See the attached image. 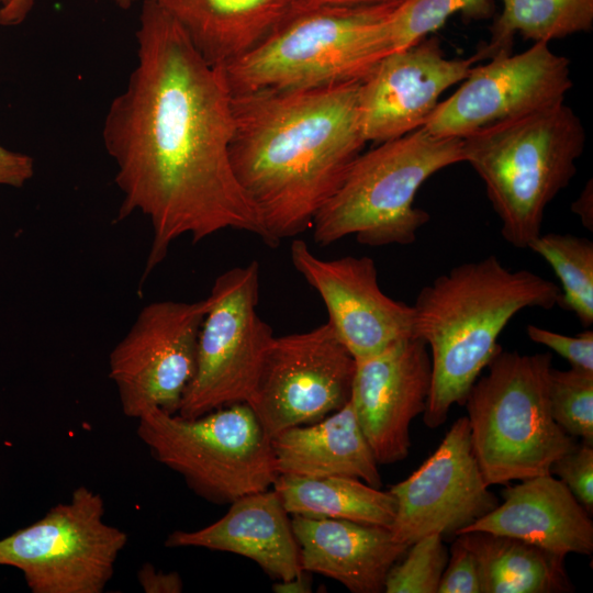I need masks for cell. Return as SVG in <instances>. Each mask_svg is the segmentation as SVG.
<instances>
[{
	"label": "cell",
	"mask_w": 593,
	"mask_h": 593,
	"mask_svg": "<svg viewBox=\"0 0 593 593\" xmlns=\"http://www.w3.org/2000/svg\"><path fill=\"white\" fill-rule=\"evenodd\" d=\"M137 63L110 103L102 139L122 193L118 220L139 212L153 239L142 282L189 235L195 244L226 230L272 247L261 217L233 171V93L181 26L143 0Z\"/></svg>",
	"instance_id": "1"
},
{
	"label": "cell",
	"mask_w": 593,
	"mask_h": 593,
	"mask_svg": "<svg viewBox=\"0 0 593 593\" xmlns=\"http://www.w3.org/2000/svg\"><path fill=\"white\" fill-rule=\"evenodd\" d=\"M359 82L233 94V171L272 247L311 228L362 153Z\"/></svg>",
	"instance_id": "2"
},
{
	"label": "cell",
	"mask_w": 593,
	"mask_h": 593,
	"mask_svg": "<svg viewBox=\"0 0 593 593\" xmlns=\"http://www.w3.org/2000/svg\"><path fill=\"white\" fill-rule=\"evenodd\" d=\"M560 288L529 270H511L494 255L458 265L421 289L413 306V337L430 350L432 383L423 421L443 425L502 348L497 338L526 307L559 305Z\"/></svg>",
	"instance_id": "3"
},
{
	"label": "cell",
	"mask_w": 593,
	"mask_h": 593,
	"mask_svg": "<svg viewBox=\"0 0 593 593\" xmlns=\"http://www.w3.org/2000/svg\"><path fill=\"white\" fill-rule=\"evenodd\" d=\"M461 139L463 161L484 182L502 236L528 248L541 233L546 208L577 172L585 144L580 118L561 102Z\"/></svg>",
	"instance_id": "4"
},
{
	"label": "cell",
	"mask_w": 593,
	"mask_h": 593,
	"mask_svg": "<svg viewBox=\"0 0 593 593\" xmlns=\"http://www.w3.org/2000/svg\"><path fill=\"white\" fill-rule=\"evenodd\" d=\"M463 163L462 139L424 127L361 153L344 181L314 216L320 246L355 235L368 246L410 245L430 219L414 206L421 186L434 174Z\"/></svg>",
	"instance_id": "5"
},
{
	"label": "cell",
	"mask_w": 593,
	"mask_h": 593,
	"mask_svg": "<svg viewBox=\"0 0 593 593\" xmlns=\"http://www.w3.org/2000/svg\"><path fill=\"white\" fill-rule=\"evenodd\" d=\"M551 358L501 348L467 395L472 449L488 486L550 474L575 445L551 416Z\"/></svg>",
	"instance_id": "6"
},
{
	"label": "cell",
	"mask_w": 593,
	"mask_h": 593,
	"mask_svg": "<svg viewBox=\"0 0 593 593\" xmlns=\"http://www.w3.org/2000/svg\"><path fill=\"white\" fill-rule=\"evenodd\" d=\"M136 434L156 461L212 503L267 490L278 477L270 438L247 403L191 418L150 409Z\"/></svg>",
	"instance_id": "7"
},
{
	"label": "cell",
	"mask_w": 593,
	"mask_h": 593,
	"mask_svg": "<svg viewBox=\"0 0 593 593\" xmlns=\"http://www.w3.org/2000/svg\"><path fill=\"white\" fill-rule=\"evenodd\" d=\"M325 5L294 18L221 68L233 94L360 81L376 65L371 31L401 2Z\"/></svg>",
	"instance_id": "8"
},
{
	"label": "cell",
	"mask_w": 593,
	"mask_h": 593,
	"mask_svg": "<svg viewBox=\"0 0 593 593\" xmlns=\"http://www.w3.org/2000/svg\"><path fill=\"white\" fill-rule=\"evenodd\" d=\"M104 514L102 495L80 485L67 502L0 539V566L20 570L32 593H102L128 539Z\"/></svg>",
	"instance_id": "9"
},
{
	"label": "cell",
	"mask_w": 593,
	"mask_h": 593,
	"mask_svg": "<svg viewBox=\"0 0 593 593\" xmlns=\"http://www.w3.org/2000/svg\"><path fill=\"white\" fill-rule=\"evenodd\" d=\"M197 365L177 414L197 417L235 403L250 404L275 335L257 312L259 265L221 273L208 296Z\"/></svg>",
	"instance_id": "10"
},
{
	"label": "cell",
	"mask_w": 593,
	"mask_h": 593,
	"mask_svg": "<svg viewBox=\"0 0 593 593\" xmlns=\"http://www.w3.org/2000/svg\"><path fill=\"white\" fill-rule=\"evenodd\" d=\"M209 309L195 302L145 305L109 356L123 414L137 419L150 409L175 414L197 365L198 338Z\"/></svg>",
	"instance_id": "11"
},
{
	"label": "cell",
	"mask_w": 593,
	"mask_h": 593,
	"mask_svg": "<svg viewBox=\"0 0 593 593\" xmlns=\"http://www.w3.org/2000/svg\"><path fill=\"white\" fill-rule=\"evenodd\" d=\"M356 360L331 324L273 337L249 404L269 438L318 422L351 396Z\"/></svg>",
	"instance_id": "12"
},
{
	"label": "cell",
	"mask_w": 593,
	"mask_h": 593,
	"mask_svg": "<svg viewBox=\"0 0 593 593\" xmlns=\"http://www.w3.org/2000/svg\"><path fill=\"white\" fill-rule=\"evenodd\" d=\"M570 60L536 42L473 66L459 88L440 101L423 126L440 137L466 136L561 102L572 88Z\"/></svg>",
	"instance_id": "13"
},
{
	"label": "cell",
	"mask_w": 593,
	"mask_h": 593,
	"mask_svg": "<svg viewBox=\"0 0 593 593\" xmlns=\"http://www.w3.org/2000/svg\"><path fill=\"white\" fill-rule=\"evenodd\" d=\"M389 491L396 501L390 529L407 547L434 533L456 536L499 505L473 452L467 416L454 422L437 449Z\"/></svg>",
	"instance_id": "14"
},
{
	"label": "cell",
	"mask_w": 593,
	"mask_h": 593,
	"mask_svg": "<svg viewBox=\"0 0 593 593\" xmlns=\"http://www.w3.org/2000/svg\"><path fill=\"white\" fill-rule=\"evenodd\" d=\"M290 257L295 270L322 298L327 322L355 360L413 337V306L382 292L372 258L321 259L302 239L292 242Z\"/></svg>",
	"instance_id": "15"
},
{
	"label": "cell",
	"mask_w": 593,
	"mask_h": 593,
	"mask_svg": "<svg viewBox=\"0 0 593 593\" xmlns=\"http://www.w3.org/2000/svg\"><path fill=\"white\" fill-rule=\"evenodd\" d=\"M477 61V55L446 57L435 36L380 59L358 89L359 121L367 143L379 144L423 127L441 93L461 82Z\"/></svg>",
	"instance_id": "16"
},
{
	"label": "cell",
	"mask_w": 593,
	"mask_h": 593,
	"mask_svg": "<svg viewBox=\"0 0 593 593\" xmlns=\"http://www.w3.org/2000/svg\"><path fill=\"white\" fill-rule=\"evenodd\" d=\"M430 383V354L419 337L356 360L350 403L379 465L407 457L410 425L424 413Z\"/></svg>",
	"instance_id": "17"
},
{
	"label": "cell",
	"mask_w": 593,
	"mask_h": 593,
	"mask_svg": "<svg viewBox=\"0 0 593 593\" xmlns=\"http://www.w3.org/2000/svg\"><path fill=\"white\" fill-rule=\"evenodd\" d=\"M502 496L501 504L457 535L480 530L517 538L562 556L592 553V519L560 479L544 474L519 480L504 489Z\"/></svg>",
	"instance_id": "18"
},
{
	"label": "cell",
	"mask_w": 593,
	"mask_h": 593,
	"mask_svg": "<svg viewBox=\"0 0 593 593\" xmlns=\"http://www.w3.org/2000/svg\"><path fill=\"white\" fill-rule=\"evenodd\" d=\"M165 546L239 555L280 581L303 572L291 518L273 489L240 496L231 503L225 515L205 527L172 532Z\"/></svg>",
	"instance_id": "19"
},
{
	"label": "cell",
	"mask_w": 593,
	"mask_h": 593,
	"mask_svg": "<svg viewBox=\"0 0 593 593\" xmlns=\"http://www.w3.org/2000/svg\"><path fill=\"white\" fill-rule=\"evenodd\" d=\"M301 568L336 580L354 593H380L407 550L390 528L346 519L293 515Z\"/></svg>",
	"instance_id": "20"
},
{
	"label": "cell",
	"mask_w": 593,
	"mask_h": 593,
	"mask_svg": "<svg viewBox=\"0 0 593 593\" xmlns=\"http://www.w3.org/2000/svg\"><path fill=\"white\" fill-rule=\"evenodd\" d=\"M183 30L200 55L224 68L268 40L310 0H153Z\"/></svg>",
	"instance_id": "21"
},
{
	"label": "cell",
	"mask_w": 593,
	"mask_h": 593,
	"mask_svg": "<svg viewBox=\"0 0 593 593\" xmlns=\"http://www.w3.org/2000/svg\"><path fill=\"white\" fill-rule=\"evenodd\" d=\"M270 443L278 475L350 477L381 486L379 463L350 400L318 422L278 433Z\"/></svg>",
	"instance_id": "22"
},
{
	"label": "cell",
	"mask_w": 593,
	"mask_h": 593,
	"mask_svg": "<svg viewBox=\"0 0 593 593\" xmlns=\"http://www.w3.org/2000/svg\"><path fill=\"white\" fill-rule=\"evenodd\" d=\"M474 556L482 593H570L574 586L566 556L530 542L488 532L456 536Z\"/></svg>",
	"instance_id": "23"
},
{
	"label": "cell",
	"mask_w": 593,
	"mask_h": 593,
	"mask_svg": "<svg viewBox=\"0 0 593 593\" xmlns=\"http://www.w3.org/2000/svg\"><path fill=\"white\" fill-rule=\"evenodd\" d=\"M272 486L292 516L346 519L385 528H391L395 517L392 493L356 478L279 474Z\"/></svg>",
	"instance_id": "24"
},
{
	"label": "cell",
	"mask_w": 593,
	"mask_h": 593,
	"mask_svg": "<svg viewBox=\"0 0 593 593\" xmlns=\"http://www.w3.org/2000/svg\"><path fill=\"white\" fill-rule=\"evenodd\" d=\"M503 10L492 27L489 42L475 54L478 59L511 53L514 36L550 43L593 25V0H501Z\"/></svg>",
	"instance_id": "25"
},
{
	"label": "cell",
	"mask_w": 593,
	"mask_h": 593,
	"mask_svg": "<svg viewBox=\"0 0 593 593\" xmlns=\"http://www.w3.org/2000/svg\"><path fill=\"white\" fill-rule=\"evenodd\" d=\"M558 277L559 305L575 314L581 325L593 324V243L573 234L547 233L528 246Z\"/></svg>",
	"instance_id": "26"
},
{
	"label": "cell",
	"mask_w": 593,
	"mask_h": 593,
	"mask_svg": "<svg viewBox=\"0 0 593 593\" xmlns=\"http://www.w3.org/2000/svg\"><path fill=\"white\" fill-rule=\"evenodd\" d=\"M489 0H402L373 30L378 59L405 49L441 27L458 13L482 14Z\"/></svg>",
	"instance_id": "27"
},
{
	"label": "cell",
	"mask_w": 593,
	"mask_h": 593,
	"mask_svg": "<svg viewBox=\"0 0 593 593\" xmlns=\"http://www.w3.org/2000/svg\"><path fill=\"white\" fill-rule=\"evenodd\" d=\"M548 399L555 422L568 435L593 446V372L551 367Z\"/></svg>",
	"instance_id": "28"
},
{
	"label": "cell",
	"mask_w": 593,
	"mask_h": 593,
	"mask_svg": "<svg viewBox=\"0 0 593 593\" xmlns=\"http://www.w3.org/2000/svg\"><path fill=\"white\" fill-rule=\"evenodd\" d=\"M401 562L390 569L385 593H437L449 553L438 533L413 542Z\"/></svg>",
	"instance_id": "29"
},
{
	"label": "cell",
	"mask_w": 593,
	"mask_h": 593,
	"mask_svg": "<svg viewBox=\"0 0 593 593\" xmlns=\"http://www.w3.org/2000/svg\"><path fill=\"white\" fill-rule=\"evenodd\" d=\"M550 474H557L589 514L593 512V448L582 443L556 459Z\"/></svg>",
	"instance_id": "30"
},
{
	"label": "cell",
	"mask_w": 593,
	"mask_h": 593,
	"mask_svg": "<svg viewBox=\"0 0 593 593\" xmlns=\"http://www.w3.org/2000/svg\"><path fill=\"white\" fill-rule=\"evenodd\" d=\"M529 339L544 345L563 357L572 368L593 372V332L586 329L575 336H567L536 325H528Z\"/></svg>",
	"instance_id": "31"
},
{
	"label": "cell",
	"mask_w": 593,
	"mask_h": 593,
	"mask_svg": "<svg viewBox=\"0 0 593 593\" xmlns=\"http://www.w3.org/2000/svg\"><path fill=\"white\" fill-rule=\"evenodd\" d=\"M437 593H482L478 562L458 539L450 548Z\"/></svg>",
	"instance_id": "32"
},
{
	"label": "cell",
	"mask_w": 593,
	"mask_h": 593,
	"mask_svg": "<svg viewBox=\"0 0 593 593\" xmlns=\"http://www.w3.org/2000/svg\"><path fill=\"white\" fill-rule=\"evenodd\" d=\"M34 175L31 156L0 145V186L22 188Z\"/></svg>",
	"instance_id": "33"
},
{
	"label": "cell",
	"mask_w": 593,
	"mask_h": 593,
	"mask_svg": "<svg viewBox=\"0 0 593 593\" xmlns=\"http://www.w3.org/2000/svg\"><path fill=\"white\" fill-rule=\"evenodd\" d=\"M137 581L146 593H180L183 590L178 572L157 570L149 562H144L137 571Z\"/></svg>",
	"instance_id": "34"
},
{
	"label": "cell",
	"mask_w": 593,
	"mask_h": 593,
	"mask_svg": "<svg viewBox=\"0 0 593 593\" xmlns=\"http://www.w3.org/2000/svg\"><path fill=\"white\" fill-rule=\"evenodd\" d=\"M123 10L130 9L134 3L141 0H112ZM34 0H10L3 7H0V24L4 26L18 25L24 21L33 7Z\"/></svg>",
	"instance_id": "35"
},
{
	"label": "cell",
	"mask_w": 593,
	"mask_h": 593,
	"mask_svg": "<svg viewBox=\"0 0 593 593\" xmlns=\"http://www.w3.org/2000/svg\"><path fill=\"white\" fill-rule=\"evenodd\" d=\"M592 191V180H590L580 197L571 205V210L581 219L582 224L590 231L593 230Z\"/></svg>",
	"instance_id": "36"
},
{
	"label": "cell",
	"mask_w": 593,
	"mask_h": 593,
	"mask_svg": "<svg viewBox=\"0 0 593 593\" xmlns=\"http://www.w3.org/2000/svg\"><path fill=\"white\" fill-rule=\"evenodd\" d=\"M272 590L277 593H309L312 592V582L306 572L303 571L292 579L278 580L272 585Z\"/></svg>",
	"instance_id": "37"
},
{
	"label": "cell",
	"mask_w": 593,
	"mask_h": 593,
	"mask_svg": "<svg viewBox=\"0 0 593 593\" xmlns=\"http://www.w3.org/2000/svg\"><path fill=\"white\" fill-rule=\"evenodd\" d=\"M316 7L325 5H361L394 2L400 0H310Z\"/></svg>",
	"instance_id": "38"
},
{
	"label": "cell",
	"mask_w": 593,
	"mask_h": 593,
	"mask_svg": "<svg viewBox=\"0 0 593 593\" xmlns=\"http://www.w3.org/2000/svg\"><path fill=\"white\" fill-rule=\"evenodd\" d=\"M10 2V0H0V5L3 7L5 4H8Z\"/></svg>",
	"instance_id": "39"
}]
</instances>
